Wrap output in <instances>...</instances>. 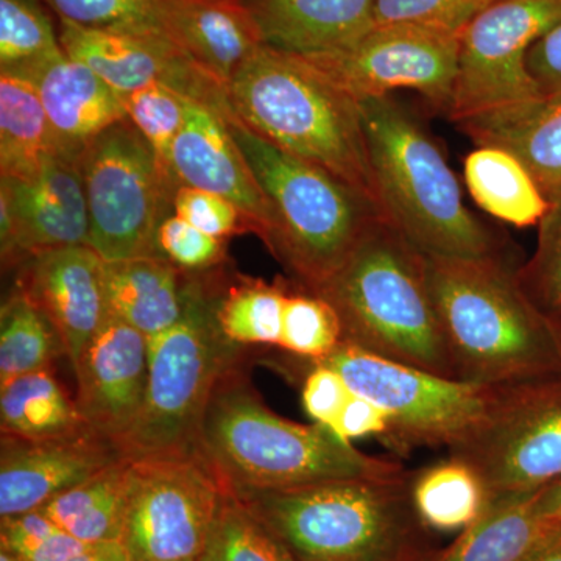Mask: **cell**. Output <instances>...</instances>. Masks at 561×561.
I'll return each instance as SVG.
<instances>
[{"instance_id":"cell-1","label":"cell","mask_w":561,"mask_h":561,"mask_svg":"<svg viewBox=\"0 0 561 561\" xmlns=\"http://www.w3.org/2000/svg\"><path fill=\"white\" fill-rule=\"evenodd\" d=\"M409 471L234 491L295 561H432Z\"/></svg>"},{"instance_id":"cell-2","label":"cell","mask_w":561,"mask_h":561,"mask_svg":"<svg viewBox=\"0 0 561 561\" xmlns=\"http://www.w3.org/2000/svg\"><path fill=\"white\" fill-rule=\"evenodd\" d=\"M426 265L457 381L505 389L561 373L556 327L500 256H426Z\"/></svg>"},{"instance_id":"cell-3","label":"cell","mask_w":561,"mask_h":561,"mask_svg":"<svg viewBox=\"0 0 561 561\" xmlns=\"http://www.w3.org/2000/svg\"><path fill=\"white\" fill-rule=\"evenodd\" d=\"M195 454L230 489H286L405 471L397 461L360 453L323 424L306 426L276 415L243 376L241 365L217 383Z\"/></svg>"},{"instance_id":"cell-4","label":"cell","mask_w":561,"mask_h":561,"mask_svg":"<svg viewBox=\"0 0 561 561\" xmlns=\"http://www.w3.org/2000/svg\"><path fill=\"white\" fill-rule=\"evenodd\" d=\"M357 102L382 219L426 256H500L496 239L465 205L459 180L426 127L391 95Z\"/></svg>"},{"instance_id":"cell-5","label":"cell","mask_w":561,"mask_h":561,"mask_svg":"<svg viewBox=\"0 0 561 561\" xmlns=\"http://www.w3.org/2000/svg\"><path fill=\"white\" fill-rule=\"evenodd\" d=\"M337 312L343 342L456 379L427 283L426 254L379 219L341 268L309 290Z\"/></svg>"},{"instance_id":"cell-6","label":"cell","mask_w":561,"mask_h":561,"mask_svg":"<svg viewBox=\"0 0 561 561\" xmlns=\"http://www.w3.org/2000/svg\"><path fill=\"white\" fill-rule=\"evenodd\" d=\"M227 92L232 113L251 130L376 203L359 102L306 58L261 46Z\"/></svg>"},{"instance_id":"cell-7","label":"cell","mask_w":561,"mask_h":561,"mask_svg":"<svg viewBox=\"0 0 561 561\" xmlns=\"http://www.w3.org/2000/svg\"><path fill=\"white\" fill-rule=\"evenodd\" d=\"M225 117L271 203L268 250L302 289H316L341 268L365 232L382 219L378 206L327 169L262 138L232 110L225 111Z\"/></svg>"},{"instance_id":"cell-8","label":"cell","mask_w":561,"mask_h":561,"mask_svg":"<svg viewBox=\"0 0 561 561\" xmlns=\"http://www.w3.org/2000/svg\"><path fill=\"white\" fill-rule=\"evenodd\" d=\"M219 284L186 273L183 316L149 339V382L138 421L117 448L128 460L192 456L210 397L241 365L242 345L217 320Z\"/></svg>"},{"instance_id":"cell-9","label":"cell","mask_w":561,"mask_h":561,"mask_svg":"<svg viewBox=\"0 0 561 561\" xmlns=\"http://www.w3.org/2000/svg\"><path fill=\"white\" fill-rule=\"evenodd\" d=\"M316 364L337 371L354 394L386 413L389 434L382 440L398 449L454 448L486 420L501 391L443 378L346 342Z\"/></svg>"},{"instance_id":"cell-10","label":"cell","mask_w":561,"mask_h":561,"mask_svg":"<svg viewBox=\"0 0 561 561\" xmlns=\"http://www.w3.org/2000/svg\"><path fill=\"white\" fill-rule=\"evenodd\" d=\"M90 213V241L103 261L157 254L154 239L175 192L131 121L111 125L79 154Z\"/></svg>"},{"instance_id":"cell-11","label":"cell","mask_w":561,"mask_h":561,"mask_svg":"<svg viewBox=\"0 0 561 561\" xmlns=\"http://www.w3.org/2000/svg\"><path fill=\"white\" fill-rule=\"evenodd\" d=\"M224 493L197 454L130 460L121 542L131 561H198Z\"/></svg>"},{"instance_id":"cell-12","label":"cell","mask_w":561,"mask_h":561,"mask_svg":"<svg viewBox=\"0 0 561 561\" xmlns=\"http://www.w3.org/2000/svg\"><path fill=\"white\" fill-rule=\"evenodd\" d=\"M489 497L541 490L561 478V373L501 389L489 416L449 449Z\"/></svg>"},{"instance_id":"cell-13","label":"cell","mask_w":561,"mask_h":561,"mask_svg":"<svg viewBox=\"0 0 561 561\" xmlns=\"http://www.w3.org/2000/svg\"><path fill=\"white\" fill-rule=\"evenodd\" d=\"M561 24V0H494L461 31L459 65L448 119L541 95L527 55Z\"/></svg>"},{"instance_id":"cell-14","label":"cell","mask_w":561,"mask_h":561,"mask_svg":"<svg viewBox=\"0 0 561 561\" xmlns=\"http://www.w3.org/2000/svg\"><path fill=\"white\" fill-rule=\"evenodd\" d=\"M302 58L356 101L411 90L448 117L459 36L415 25L375 24L341 49Z\"/></svg>"},{"instance_id":"cell-15","label":"cell","mask_w":561,"mask_h":561,"mask_svg":"<svg viewBox=\"0 0 561 561\" xmlns=\"http://www.w3.org/2000/svg\"><path fill=\"white\" fill-rule=\"evenodd\" d=\"M62 50L119 92L165 84L191 101L231 108L227 87L210 77L161 28H90L58 21Z\"/></svg>"},{"instance_id":"cell-16","label":"cell","mask_w":561,"mask_h":561,"mask_svg":"<svg viewBox=\"0 0 561 561\" xmlns=\"http://www.w3.org/2000/svg\"><path fill=\"white\" fill-rule=\"evenodd\" d=\"M0 179L3 268L20 267L43 251L88 245L90 213L79 158L51 151L32 175Z\"/></svg>"},{"instance_id":"cell-17","label":"cell","mask_w":561,"mask_h":561,"mask_svg":"<svg viewBox=\"0 0 561 561\" xmlns=\"http://www.w3.org/2000/svg\"><path fill=\"white\" fill-rule=\"evenodd\" d=\"M77 408L92 431L119 445L138 421L149 382V339L106 316L76 370Z\"/></svg>"},{"instance_id":"cell-18","label":"cell","mask_w":561,"mask_h":561,"mask_svg":"<svg viewBox=\"0 0 561 561\" xmlns=\"http://www.w3.org/2000/svg\"><path fill=\"white\" fill-rule=\"evenodd\" d=\"M18 287L54 324L73 373L106 311L103 260L90 245L33 254L20 265Z\"/></svg>"},{"instance_id":"cell-19","label":"cell","mask_w":561,"mask_h":561,"mask_svg":"<svg viewBox=\"0 0 561 561\" xmlns=\"http://www.w3.org/2000/svg\"><path fill=\"white\" fill-rule=\"evenodd\" d=\"M122 459L119 448L92 430L51 440L2 435L0 518L38 511Z\"/></svg>"},{"instance_id":"cell-20","label":"cell","mask_w":561,"mask_h":561,"mask_svg":"<svg viewBox=\"0 0 561 561\" xmlns=\"http://www.w3.org/2000/svg\"><path fill=\"white\" fill-rule=\"evenodd\" d=\"M172 168L180 186L213 192L234 203L267 245L273 231L271 203L236 142L224 111L190 101L175 140Z\"/></svg>"},{"instance_id":"cell-21","label":"cell","mask_w":561,"mask_h":561,"mask_svg":"<svg viewBox=\"0 0 561 561\" xmlns=\"http://www.w3.org/2000/svg\"><path fill=\"white\" fill-rule=\"evenodd\" d=\"M162 31L228 88L262 46L241 0H153Z\"/></svg>"},{"instance_id":"cell-22","label":"cell","mask_w":561,"mask_h":561,"mask_svg":"<svg viewBox=\"0 0 561 561\" xmlns=\"http://www.w3.org/2000/svg\"><path fill=\"white\" fill-rule=\"evenodd\" d=\"M262 46L311 57L341 49L375 25V0H241Z\"/></svg>"},{"instance_id":"cell-23","label":"cell","mask_w":561,"mask_h":561,"mask_svg":"<svg viewBox=\"0 0 561 561\" xmlns=\"http://www.w3.org/2000/svg\"><path fill=\"white\" fill-rule=\"evenodd\" d=\"M27 79L38 88L58 150L70 157L79 158L91 140L116 122L127 119L119 92L65 50Z\"/></svg>"},{"instance_id":"cell-24","label":"cell","mask_w":561,"mask_h":561,"mask_svg":"<svg viewBox=\"0 0 561 561\" xmlns=\"http://www.w3.org/2000/svg\"><path fill=\"white\" fill-rule=\"evenodd\" d=\"M454 124L476 147L513 154L546 198L561 191V94H541Z\"/></svg>"},{"instance_id":"cell-25","label":"cell","mask_w":561,"mask_h":561,"mask_svg":"<svg viewBox=\"0 0 561 561\" xmlns=\"http://www.w3.org/2000/svg\"><path fill=\"white\" fill-rule=\"evenodd\" d=\"M186 273L160 254L103 261L106 311L147 339L173 327L184 309Z\"/></svg>"},{"instance_id":"cell-26","label":"cell","mask_w":561,"mask_h":561,"mask_svg":"<svg viewBox=\"0 0 561 561\" xmlns=\"http://www.w3.org/2000/svg\"><path fill=\"white\" fill-rule=\"evenodd\" d=\"M538 493L489 497L482 515L432 561H526L561 531L542 515Z\"/></svg>"},{"instance_id":"cell-27","label":"cell","mask_w":561,"mask_h":561,"mask_svg":"<svg viewBox=\"0 0 561 561\" xmlns=\"http://www.w3.org/2000/svg\"><path fill=\"white\" fill-rule=\"evenodd\" d=\"M0 430L11 437L51 440L91 427L49 367L0 383Z\"/></svg>"},{"instance_id":"cell-28","label":"cell","mask_w":561,"mask_h":561,"mask_svg":"<svg viewBox=\"0 0 561 561\" xmlns=\"http://www.w3.org/2000/svg\"><path fill=\"white\" fill-rule=\"evenodd\" d=\"M463 179L472 201L513 227L538 225L548 209L546 195L508 151L476 147L465 158Z\"/></svg>"},{"instance_id":"cell-29","label":"cell","mask_w":561,"mask_h":561,"mask_svg":"<svg viewBox=\"0 0 561 561\" xmlns=\"http://www.w3.org/2000/svg\"><path fill=\"white\" fill-rule=\"evenodd\" d=\"M130 460L122 459L58 494L43 511L83 545L121 541L127 511Z\"/></svg>"},{"instance_id":"cell-30","label":"cell","mask_w":561,"mask_h":561,"mask_svg":"<svg viewBox=\"0 0 561 561\" xmlns=\"http://www.w3.org/2000/svg\"><path fill=\"white\" fill-rule=\"evenodd\" d=\"M57 150L36 84L27 77L0 72V176L32 175L44 157Z\"/></svg>"},{"instance_id":"cell-31","label":"cell","mask_w":561,"mask_h":561,"mask_svg":"<svg viewBox=\"0 0 561 561\" xmlns=\"http://www.w3.org/2000/svg\"><path fill=\"white\" fill-rule=\"evenodd\" d=\"M412 497L424 526L443 531L467 529L489 502L478 472L453 457L415 474Z\"/></svg>"},{"instance_id":"cell-32","label":"cell","mask_w":561,"mask_h":561,"mask_svg":"<svg viewBox=\"0 0 561 561\" xmlns=\"http://www.w3.org/2000/svg\"><path fill=\"white\" fill-rule=\"evenodd\" d=\"M65 354L60 335L35 302L20 289L0 312V383L51 367Z\"/></svg>"},{"instance_id":"cell-33","label":"cell","mask_w":561,"mask_h":561,"mask_svg":"<svg viewBox=\"0 0 561 561\" xmlns=\"http://www.w3.org/2000/svg\"><path fill=\"white\" fill-rule=\"evenodd\" d=\"M289 290L283 283L243 279L221 291L217 320L238 345H279L284 305Z\"/></svg>"},{"instance_id":"cell-34","label":"cell","mask_w":561,"mask_h":561,"mask_svg":"<svg viewBox=\"0 0 561 561\" xmlns=\"http://www.w3.org/2000/svg\"><path fill=\"white\" fill-rule=\"evenodd\" d=\"M44 0H0V72L31 77L62 50Z\"/></svg>"},{"instance_id":"cell-35","label":"cell","mask_w":561,"mask_h":561,"mask_svg":"<svg viewBox=\"0 0 561 561\" xmlns=\"http://www.w3.org/2000/svg\"><path fill=\"white\" fill-rule=\"evenodd\" d=\"M198 561H295L278 538L225 485L219 515Z\"/></svg>"},{"instance_id":"cell-36","label":"cell","mask_w":561,"mask_h":561,"mask_svg":"<svg viewBox=\"0 0 561 561\" xmlns=\"http://www.w3.org/2000/svg\"><path fill=\"white\" fill-rule=\"evenodd\" d=\"M127 117L153 150L162 180L173 192L180 184L172 168V153L191 99L165 84H150L122 95Z\"/></svg>"},{"instance_id":"cell-37","label":"cell","mask_w":561,"mask_h":561,"mask_svg":"<svg viewBox=\"0 0 561 561\" xmlns=\"http://www.w3.org/2000/svg\"><path fill=\"white\" fill-rule=\"evenodd\" d=\"M545 216L538 221L534 254L516 268L519 286L551 323H561V191L548 198Z\"/></svg>"},{"instance_id":"cell-38","label":"cell","mask_w":561,"mask_h":561,"mask_svg":"<svg viewBox=\"0 0 561 561\" xmlns=\"http://www.w3.org/2000/svg\"><path fill=\"white\" fill-rule=\"evenodd\" d=\"M342 342L341 319L330 302L305 289L287 294L280 348L317 362L330 356Z\"/></svg>"},{"instance_id":"cell-39","label":"cell","mask_w":561,"mask_h":561,"mask_svg":"<svg viewBox=\"0 0 561 561\" xmlns=\"http://www.w3.org/2000/svg\"><path fill=\"white\" fill-rule=\"evenodd\" d=\"M87 546L62 530L43 508L0 522V549L24 561H70Z\"/></svg>"},{"instance_id":"cell-40","label":"cell","mask_w":561,"mask_h":561,"mask_svg":"<svg viewBox=\"0 0 561 561\" xmlns=\"http://www.w3.org/2000/svg\"><path fill=\"white\" fill-rule=\"evenodd\" d=\"M494 0H375V24L415 25L459 36Z\"/></svg>"},{"instance_id":"cell-41","label":"cell","mask_w":561,"mask_h":561,"mask_svg":"<svg viewBox=\"0 0 561 561\" xmlns=\"http://www.w3.org/2000/svg\"><path fill=\"white\" fill-rule=\"evenodd\" d=\"M58 20L90 28H161L153 0H44Z\"/></svg>"},{"instance_id":"cell-42","label":"cell","mask_w":561,"mask_h":561,"mask_svg":"<svg viewBox=\"0 0 561 561\" xmlns=\"http://www.w3.org/2000/svg\"><path fill=\"white\" fill-rule=\"evenodd\" d=\"M154 250L181 271L191 273L213 271L227 257L224 239L206 234L175 214L162 219Z\"/></svg>"},{"instance_id":"cell-43","label":"cell","mask_w":561,"mask_h":561,"mask_svg":"<svg viewBox=\"0 0 561 561\" xmlns=\"http://www.w3.org/2000/svg\"><path fill=\"white\" fill-rule=\"evenodd\" d=\"M172 209L192 227L224 241L247 232L256 234V227L241 208L213 192L180 186L173 195Z\"/></svg>"},{"instance_id":"cell-44","label":"cell","mask_w":561,"mask_h":561,"mask_svg":"<svg viewBox=\"0 0 561 561\" xmlns=\"http://www.w3.org/2000/svg\"><path fill=\"white\" fill-rule=\"evenodd\" d=\"M309 364L311 371L308 373L302 387V405L316 423L323 424L332 431L353 391L343 381L342 376L328 365L316 362Z\"/></svg>"},{"instance_id":"cell-45","label":"cell","mask_w":561,"mask_h":561,"mask_svg":"<svg viewBox=\"0 0 561 561\" xmlns=\"http://www.w3.org/2000/svg\"><path fill=\"white\" fill-rule=\"evenodd\" d=\"M527 69L542 95L561 94V24L531 46Z\"/></svg>"},{"instance_id":"cell-46","label":"cell","mask_w":561,"mask_h":561,"mask_svg":"<svg viewBox=\"0 0 561 561\" xmlns=\"http://www.w3.org/2000/svg\"><path fill=\"white\" fill-rule=\"evenodd\" d=\"M332 431L343 440L348 442L351 438L368 437V435L383 438L389 434V419L378 405L353 393L341 416L332 426Z\"/></svg>"},{"instance_id":"cell-47","label":"cell","mask_w":561,"mask_h":561,"mask_svg":"<svg viewBox=\"0 0 561 561\" xmlns=\"http://www.w3.org/2000/svg\"><path fill=\"white\" fill-rule=\"evenodd\" d=\"M70 561H131V559L121 541H106L88 545Z\"/></svg>"},{"instance_id":"cell-48","label":"cell","mask_w":561,"mask_h":561,"mask_svg":"<svg viewBox=\"0 0 561 561\" xmlns=\"http://www.w3.org/2000/svg\"><path fill=\"white\" fill-rule=\"evenodd\" d=\"M538 505L542 515L561 523V478L542 486L538 493Z\"/></svg>"},{"instance_id":"cell-49","label":"cell","mask_w":561,"mask_h":561,"mask_svg":"<svg viewBox=\"0 0 561 561\" xmlns=\"http://www.w3.org/2000/svg\"><path fill=\"white\" fill-rule=\"evenodd\" d=\"M526 561H561V531Z\"/></svg>"},{"instance_id":"cell-50","label":"cell","mask_w":561,"mask_h":561,"mask_svg":"<svg viewBox=\"0 0 561 561\" xmlns=\"http://www.w3.org/2000/svg\"><path fill=\"white\" fill-rule=\"evenodd\" d=\"M0 561H24V560H21L20 557L14 556V553H11L9 551H3V549H0Z\"/></svg>"},{"instance_id":"cell-51","label":"cell","mask_w":561,"mask_h":561,"mask_svg":"<svg viewBox=\"0 0 561 561\" xmlns=\"http://www.w3.org/2000/svg\"><path fill=\"white\" fill-rule=\"evenodd\" d=\"M553 327H556L557 335H559V341H560V345H561V323L553 324Z\"/></svg>"}]
</instances>
